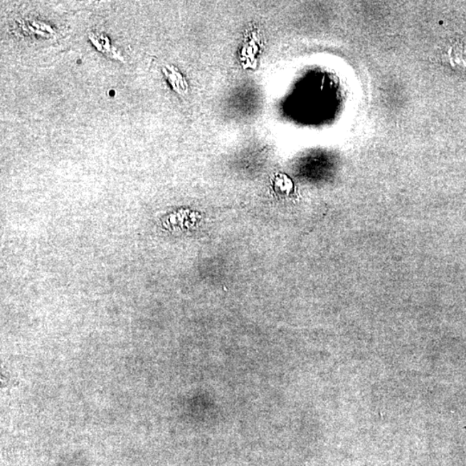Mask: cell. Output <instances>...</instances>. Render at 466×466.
Returning <instances> with one entry per match:
<instances>
[{"mask_svg": "<svg viewBox=\"0 0 466 466\" xmlns=\"http://www.w3.org/2000/svg\"><path fill=\"white\" fill-rule=\"evenodd\" d=\"M89 38L100 52L110 56V58L122 60V56L120 55V52L116 51V48L111 46L107 36L103 34L96 35L92 33L89 35Z\"/></svg>", "mask_w": 466, "mask_h": 466, "instance_id": "cell-1", "label": "cell"}]
</instances>
